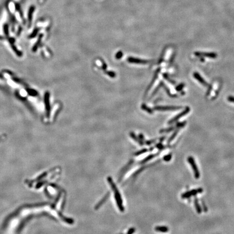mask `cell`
I'll return each instance as SVG.
<instances>
[{
	"instance_id": "obj_1",
	"label": "cell",
	"mask_w": 234,
	"mask_h": 234,
	"mask_svg": "<svg viewBox=\"0 0 234 234\" xmlns=\"http://www.w3.org/2000/svg\"><path fill=\"white\" fill-rule=\"evenodd\" d=\"M188 161L189 162V163L190 164L191 166L192 167V168H193V170L194 171V176H195V178L196 179H198L199 178V177H200V172L199 171L198 169V167H197V165H196V163L195 161V159H194V158L193 157H191V156H190L188 158Z\"/></svg>"
},
{
	"instance_id": "obj_2",
	"label": "cell",
	"mask_w": 234,
	"mask_h": 234,
	"mask_svg": "<svg viewBox=\"0 0 234 234\" xmlns=\"http://www.w3.org/2000/svg\"><path fill=\"white\" fill-rule=\"evenodd\" d=\"M203 192V189L202 188H198L197 189H194L191 191H189L188 192H186V193H184L183 194H182L181 197L182 198H190L191 196H195L197 195V194H200L202 193Z\"/></svg>"
},
{
	"instance_id": "obj_3",
	"label": "cell",
	"mask_w": 234,
	"mask_h": 234,
	"mask_svg": "<svg viewBox=\"0 0 234 234\" xmlns=\"http://www.w3.org/2000/svg\"><path fill=\"white\" fill-rule=\"evenodd\" d=\"M182 108L181 107L179 106H157L154 107V109L157 111H172V110H179Z\"/></svg>"
},
{
	"instance_id": "obj_4",
	"label": "cell",
	"mask_w": 234,
	"mask_h": 234,
	"mask_svg": "<svg viewBox=\"0 0 234 234\" xmlns=\"http://www.w3.org/2000/svg\"><path fill=\"white\" fill-rule=\"evenodd\" d=\"M195 54L197 55V57H204L210 58H216L217 57V54L215 53H203L197 51V52L195 53Z\"/></svg>"
},
{
	"instance_id": "obj_5",
	"label": "cell",
	"mask_w": 234,
	"mask_h": 234,
	"mask_svg": "<svg viewBox=\"0 0 234 234\" xmlns=\"http://www.w3.org/2000/svg\"><path fill=\"white\" fill-rule=\"evenodd\" d=\"M190 111V109L189 108V107H187L186 109H185L183 112H182V113H180V114H179L178 115H176L174 118H173L172 119H171L170 121V122H168V124H172L173 123H174L175 122V121H176L177 120H178V119H179L181 117H182L183 116L186 115L187 113H188V112Z\"/></svg>"
},
{
	"instance_id": "obj_6",
	"label": "cell",
	"mask_w": 234,
	"mask_h": 234,
	"mask_svg": "<svg viewBox=\"0 0 234 234\" xmlns=\"http://www.w3.org/2000/svg\"><path fill=\"white\" fill-rule=\"evenodd\" d=\"M128 61L131 63H147L148 61L147 60H141L137 58H129L128 59Z\"/></svg>"
},
{
	"instance_id": "obj_7",
	"label": "cell",
	"mask_w": 234,
	"mask_h": 234,
	"mask_svg": "<svg viewBox=\"0 0 234 234\" xmlns=\"http://www.w3.org/2000/svg\"><path fill=\"white\" fill-rule=\"evenodd\" d=\"M194 77L195 78V79H197V80L200 83H202L203 85L206 86L208 85V84L207 83V82L204 80V79H203V78L201 77L198 73H194Z\"/></svg>"
},
{
	"instance_id": "obj_8",
	"label": "cell",
	"mask_w": 234,
	"mask_h": 234,
	"mask_svg": "<svg viewBox=\"0 0 234 234\" xmlns=\"http://www.w3.org/2000/svg\"><path fill=\"white\" fill-rule=\"evenodd\" d=\"M194 204H195L196 210V211H197V213L199 214H201V212H202V208H201L200 205H199V202H198V200L197 198H196L194 200Z\"/></svg>"
},
{
	"instance_id": "obj_9",
	"label": "cell",
	"mask_w": 234,
	"mask_h": 234,
	"mask_svg": "<svg viewBox=\"0 0 234 234\" xmlns=\"http://www.w3.org/2000/svg\"><path fill=\"white\" fill-rule=\"evenodd\" d=\"M155 230L158 232H166L168 231V228L166 226H157L155 228Z\"/></svg>"
},
{
	"instance_id": "obj_10",
	"label": "cell",
	"mask_w": 234,
	"mask_h": 234,
	"mask_svg": "<svg viewBox=\"0 0 234 234\" xmlns=\"http://www.w3.org/2000/svg\"><path fill=\"white\" fill-rule=\"evenodd\" d=\"M45 99H46V109L47 110L48 112H49V94L47 93L45 96Z\"/></svg>"
},
{
	"instance_id": "obj_11",
	"label": "cell",
	"mask_w": 234,
	"mask_h": 234,
	"mask_svg": "<svg viewBox=\"0 0 234 234\" xmlns=\"http://www.w3.org/2000/svg\"><path fill=\"white\" fill-rule=\"evenodd\" d=\"M34 11V8L33 7H31L30 8L29 11L28 13V20L29 23L31 22V20H32V16H33V13Z\"/></svg>"
},
{
	"instance_id": "obj_12",
	"label": "cell",
	"mask_w": 234,
	"mask_h": 234,
	"mask_svg": "<svg viewBox=\"0 0 234 234\" xmlns=\"http://www.w3.org/2000/svg\"><path fill=\"white\" fill-rule=\"evenodd\" d=\"M172 158V156H171V154H167V155L165 156L164 157V161L165 162H169L170 160H171V159Z\"/></svg>"
},
{
	"instance_id": "obj_13",
	"label": "cell",
	"mask_w": 234,
	"mask_h": 234,
	"mask_svg": "<svg viewBox=\"0 0 234 234\" xmlns=\"http://www.w3.org/2000/svg\"><path fill=\"white\" fill-rule=\"evenodd\" d=\"M174 129V127H170V128H168V129H165V130H163L162 131H161L160 132L161 133H163V132H171Z\"/></svg>"
},
{
	"instance_id": "obj_14",
	"label": "cell",
	"mask_w": 234,
	"mask_h": 234,
	"mask_svg": "<svg viewBox=\"0 0 234 234\" xmlns=\"http://www.w3.org/2000/svg\"><path fill=\"white\" fill-rule=\"evenodd\" d=\"M178 132V131H176V132H175V133H174V134H173V135H172V136L170 137V139L168 140V143H170V142H171L172 140L173 139H174L175 138V137L176 136L177 133V132Z\"/></svg>"
},
{
	"instance_id": "obj_15",
	"label": "cell",
	"mask_w": 234,
	"mask_h": 234,
	"mask_svg": "<svg viewBox=\"0 0 234 234\" xmlns=\"http://www.w3.org/2000/svg\"><path fill=\"white\" fill-rule=\"evenodd\" d=\"M142 108H143V109H144V110H145V111H147L148 112H149L150 113H151L152 111H151L150 109L148 108V107H147V106H146V105H143L142 106Z\"/></svg>"
},
{
	"instance_id": "obj_16",
	"label": "cell",
	"mask_w": 234,
	"mask_h": 234,
	"mask_svg": "<svg viewBox=\"0 0 234 234\" xmlns=\"http://www.w3.org/2000/svg\"><path fill=\"white\" fill-rule=\"evenodd\" d=\"M153 157H154V155H150V156H148L147 158H146L144 160V161H143V162H144V163H145V162H146L148 161L149 160H150L151 159L153 158Z\"/></svg>"
},
{
	"instance_id": "obj_17",
	"label": "cell",
	"mask_w": 234,
	"mask_h": 234,
	"mask_svg": "<svg viewBox=\"0 0 234 234\" xmlns=\"http://www.w3.org/2000/svg\"><path fill=\"white\" fill-rule=\"evenodd\" d=\"M183 86H184V84H183V83H181V84H180V85L176 88L177 90H178V91H180V90H182V88H183Z\"/></svg>"
},
{
	"instance_id": "obj_18",
	"label": "cell",
	"mask_w": 234,
	"mask_h": 234,
	"mask_svg": "<svg viewBox=\"0 0 234 234\" xmlns=\"http://www.w3.org/2000/svg\"><path fill=\"white\" fill-rule=\"evenodd\" d=\"M122 55H123L122 52H121V51H119V52H118V53L116 54V58L117 59H120L121 57H122Z\"/></svg>"
},
{
	"instance_id": "obj_19",
	"label": "cell",
	"mask_w": 234,
	"mask_h": 234,
	"mask_svg": "<svg viewBox=\"0 0 234 234\" xmlns=\"http://www.w3.org/2000/svg\"><path fill=\"white\" fill-rule=\"evenodd\" d=\"M228 100L229 101L232 102H234V97H229L228 98Z\"/></svg>"
},
{
	"instance_id": "obj_20",
	"label": "cell",
	"mask_w": 234,
	"mask_h": 234,
	"mask_svg": "<svg viewBox=\"0 0 234 234\" xmlns=\"http://www.w3.org/2000/svg\"><path fill=\"white\" fill-rule=\"evenodd\" d=\"M108 74L111 77H114L115 76V74L113 72H108Z\"/></svg>"
},
{
	"instance_id": "obj_21",
	"label": "cell",
	"mask_w": 234,
	"mask_h": 234,
	"mask_svg": "<svg viewBox=\"0 0 234 234\" xmlns=\"http://www.w3.org/2000/svg\"><path fill=\"white\" fill-rule=\"evenodd\" d=\"M185 124V123H179V124H177L178 127H182V126H184V125Z\"/></svg>"
},
{
	"instance_id": "obj_22",
	"label": "cell",
	"mask_w": 234,
	"mask_h": 234,
	"mask_svg": "<svg viewBox=\"0 0 234 234\" xmlns=\"http://www.w3.org/2000/svg\"><path fill=\"white\" fill-rule=\"evenodd\" d=\"M157 147H158V148H159V149H161H161H162V148H164V146H163V145H162V144H158V145H157Z\"/></svg>"
},
{
	"instance_id": "obj_23",
	"label": "cell",
	"mask_w": 234,
	"mask_h": 234,
	"mask_svg": "<svg viewBox=\"0 0 234 234\" xmlns=\"http://www.w3.org/2000/svg\"><path fill=\"white\" fill-rule=\"evenodd\" d=\"M1 138H0V141H1Z\"/></svg>"
}]
</instances>
